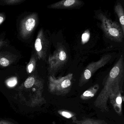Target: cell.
Listing matches in <instances>:
<instances>
[{
	"mask_svg": "<svg viewBox=\"0 0 124 124\" xmlns=\"http://www.w3.org/2000/svg\"><path fill=\"white\" fill-rule=\"evenodd\" d=\"M11 64V61L8 59L6 57H2L0 58V65L3 67H6Z\"/></svg>",
	"mask_w": 124,
	"mask_h": 124,
	"instance_id": "cell-16",
	"label": "cell"
},
{
	"mask_svg": "<svg viewBox=\"0 0 124 124\" xmlns=\"http://www.w3.org/2000/svg\"><path fill=\"white\" fill-rule=\"evenodd\" d=\"M35 82V80L34 78L31 77L27 78L24 83V86L27 88H30L34 85Z\"/></svg>",
	"mask_w": 124,
	"mask_h": 124,
	"instance_id": "cell-14",
	"label": "cell"
},
{
	"mask_svg": "<svg viewBox=\"0 0 124 124\" xmlns=\"http://www.w3.org/2000/svg\"><path fill=\"white\" fill-rule=\"evenodd\" d=\"M73 122L75 124H108L107 122L103 120L89 118H85L80 120H77Z\"/></svg>",
	"mask_w": 124,
	"mask_h": 124,
	"instance_id": "cell-12",
	"label": "cell"
},
{
	"mask_svg": "<svg viewBox=\"0 0 124 124\" xmlns=\"http://www.w3.org/2000/svg\"><path fill=\"white\" fill-rule=\"evenodd\" d=\"M35 61H32L30 62V63L29 64L27 68V70H28V71L29 73H31L32 70H33V69L35 68Z\"/></svg>",
	"mask_w": 124,
	"mask_h": 124,
	"instance_id": "cell-19",
	"label": "cell"
},
{
	"mask_svg": "<svg viewBox=\"0 0 124 124\" xmlns=\"http://www.w3.org/2000/svg\"><path fill=\"white\" fill-rule=\"evenodd\" d=\"M90 31L88 30H85L82 35L81 42L83 45L87 43L90 39Z\"/></svg>",
	"mask_w": 124,
	"mask_h": 124,
	"instance_id": "cell-15",
	"label": "cell"
},
{
	"mask_svg": "<svg viewBox=\"0 0 124 124\" xmlns=\"http://www.w3.org/2000/svg\"><path fill=\"white\" fill-rule=\"evenodd\" d=\"M68 60V54L65 46L58 43L55 50L48 58L49 73L53 75L56 74L66 64Z\"/></svg>",
	"mask_w": 124,
	"mask_h": 124,
	"instance_id": "cell-3",
	"label": "cell"
},
{
	"mask_svg": "<svg viewBox=\"0 0 124 124\" xmlns=\"http://www.w3.org/2000/svg\"><path fill=\"white\" fill-rule=\"evenodd\" d=\"M72 79L73 74L72 73L58 78L50 76L48 84L49 91L56 95H66L71 90Z\"/></svg>",
	"mask_w": 124,
	"mask_h": 124,
	"instance_id": "cell-4",
	"label": "cell"
},
{
	"mask_svg": "<svg viewBox=\"0 0 124 124\" xmlns=\"http://www.w3.org/2000/svg\"><path fill=\"white\" fill-rule=\"evenodd\" d=\"M7 44V42L3 40V39H1L0 38V48L3 47L5 45Z\"/></svg>",
	"mask_w": 124,
	"mask_h": 124,
	"instance_id": "cell-20",
	"label": "cell"
},
{
	"mask_svg": "<svg viewBox=\"0 0 124 124\" xmlns=\"http://www.w3.org/2000/svg\"><path fill=\"white\" fill-rule=\"evenodd\" d=\"M124 77V64L123 55L113 67L107 77L103 88L94 102V106L103 112H108L107 102L113 91L122 88Z\"/></svg>",
	"mask_w": 124,
	"mask_h": 124,
	"instance_id": "cell-1",
	"label": "cell"
},
{
	"mask_svg": "<svg viewBox=\"0 0 124 124\" xmlns=\"http://www.w3.org/2000/svg\"><path fill=\"white\" fill-rule=\"evenodd\" d=\"M7 85L10 87H14L17 83V79L15 78H13L8 80L7 81Z\"/></svg>",
	"mask_w": 124,
	"mask_h": 124,
	"instance_id": "cell-18",
	"label": "cell"
},
{
	"mask_svg": "<svg viewBox=\"0 0 124 124\" xmlns=\"http://www.w3.org/2000/svg\"><path fill=\"white\" fill-rule=\"evenodd\" d=\"M37 22V16L31 15L25 18L21 23L20 32L22 37L29 36L35 29Z\"/></svg>",
	"mask_w": 124,
	"mask_h": 124,
	"instance_id": "cell-8",
	"label": "cell"
},
{
	"mask_svg": "<svg viewBox=\"0 0 124 124\" xmlns=\"http://www.w3.org/2000/svg\"><path fill=\"white\" fill-rule=\"evenodd\" d=\"M49 45V41L46 37L43 29H41L35 43V50L39 58L43 60L46 59Z\"/></svg>",
	"mask_w": 124,
	"mask_h": 124,
	"instance_id": "cell-6",
	"label": "cell"
},
{
	"mask_svg": "<svg viewBox=\"0 0 124 124\" xmlns=\"http://www.w3.org/2000/svg\"><path fill=\"white\" fill-rule=\"evenodd\" d=\"M84 3L79 0H62L48 6V8L55 9H73L80 8Z\"/></svg>",
	"mask_w": 124,
	"mask_h": 124,
	"instance_id": "cell-9",
	"label": "cell"
},
{
	"mask_svg": "<svg viewBox=\"0 0 124 124\" xmlns=\"http://www.w3.org/2000/svg\"><path fill=\"white\" fill-rule=\"evenodd\" d=\"M114 10L119 19L120 27L124 33V12L122 6L117 2L115 6Z\"/></svg>",
	"mask_w": 124,
	"mask_h": 124,
	"instance_id": "cell-11",
	"label": "cell"
},
{
	"mask_svg": "<svg viewBox=\"0 0 124 124\" xmlns=\"http://www.w3.org/2000/svg\"><path fill=\"white\" fill-rule=\"evenodd\" d=\"M123 93L122 88H119L111 93L109 98L115 111L119 116L122 115V104L124 101Z\"/></svg>",
	"mask_w": 124,
	"mask_h": 124,
	"instance_id": "cell-7",
	"label": "cell"
},
{
	"mask_svg": "<svg viewBox=\"0 0 124 124\" xmlns=\"http://www.w3.org/2000/svg\"><path fill=\"white\" fill-rule=\"evenodd\" d=\"M22 0H4V1H1L0 3L3 5H13L18 4V3H21L22 2Z\"/></svg>",
	"mask_w": 124,
	"mask_h": 124,
	"instance_id": "cell-17",
	"label": "cell"
},
{
	"mask_svg": "<svg viewBox=\"0 0 124 124\" xmlns=\"http://www.w3.org/2000/svg\"><path fill=\"white\" fill-rule=\"evenodd\" d=\"M5 19V18L3 14H0V25L4 21Z\"/></svg>",
	"mask_w": 124,
	"mask_h": 124,
	"instance_id": "cell-21",
	"label": "cell"
},
{
	"mask_svg": "<svg viewBox=\"0 0 124 124\" xmlns=\"http://www.w3.org/2000/svg\"><path fill=\"white\" fill-rule=\"evenodd\" d=\"M58 113L61 116H62L65 118H68V119H72L73 122L77 120L76 116H75L76 115L71 112L67 110H59L58 111Z\"/></svg>",
	"mask_w": 124,
	"mask_h": 124,
	"instance_id": "cell-13",
	"label": "cell"
},
{
	"mask_svg": "<svg viewBox=\"0 0 124 124\" xmlns=\"http://www.w3.org/2000/svg\"><path fill=\"white\" fill-rule=\"evenodd\" d=\"M99 88V84H95L85 91L80 96V98L83 100H88L91 99L95 95Z\"/></svg>",
	"mask_w": 124,
	"mask_h": 124,
	"instance_id": "cell-10",
	"label": "cell"
},
{
	"mask_svg": "<svg viewBox=\"0 0 124 124\" xmlns=\"http://www.w3.org/2000/svg\"><path fill=\"white\" fill-rule=\"evenodd\" d=\"M96 18L101 22L100 27L107 38L117 42H122L124 33L117 22L108 18L102 12L97 14Z\"/></svg>",
	"mask_w": 124,
	"mask_h": 124,
	"instance_id": "cell-2",
	"label": "cell"
},
{
	"mask_svg": "<svg viewBox=\"0 0 124 124\" xmlns=\"http://www.w3.org/2000/svg\"><path fill=\"white\" fill-rule=\"evenodd\" d=\"M112 58L109 54L104 55L97 61L89 63L85 68L80 76L79 80V85L81 87L86 84L93 74L101 68L108 63Z\"/></svg>",
	"mask_w": 124,
	"mask_h": 124,
	"instance_id": "cell-5",
	"label": "cell"
},
{
	"mask_svg": "<svg viewBox=\"0 0 124 124\" xmlns=\"http://www.w3.org/2000/svg\"><path fill=\"white\" fill-rule=\"evenodd\" d=\"M0 124H13L12 123L8 121V120H0Z\"/></svg>",
	"mask_w": 124,
	"mask_h": 124,
	"instance_id": "cell-22",
	"label": "cell"
}]
</instances>
